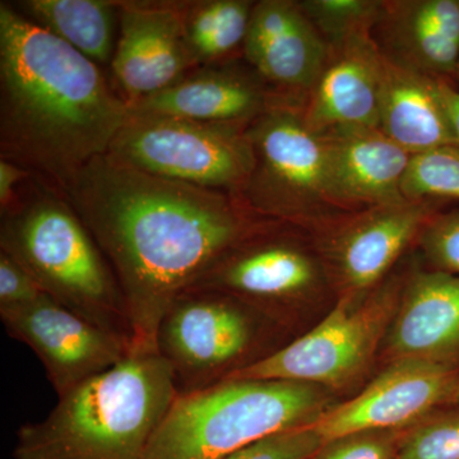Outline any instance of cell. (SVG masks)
I'll list each match as a JSON object with an SVG mask.
<instances>
[{"label":"cell","instance_id":"obj_1","mask_svg":"<svg viewBox=\"0 0 459 459\" xmlns=\"http://www.w3.org/2000/svg\"><path fill=\"white\" fill-rule=\"evenodd\" d=\"M113 267L132 353H156L160 322L262 219L231 193L156 177L105 153L63 192Z\"/></svg>","mask_w":459,"mask_h":459},{"label":"cell","instance_id":"obj_2","mask_svg":"<svg viewBox=\"0 0 459 459\" xmlns=\"http://www.w3.org/2000/svg\"><path fill=\"white\" fill-rule=\"evenodd\" d=\"M128 115L104 68L0 3V159L63 193Z\"/></svg>","mask_w":459,"mask_h":459},{"label":"cell","instance_id":"obj_3","mask_svg":"<svg viewBox=\"0 0 459 459\" xmlns=\"http://www.w3.org/2000/svg\"><path fill=\"white\" fill-rule=\"evenodd\" d=\"M178 395L159 353H132L57 397L41 421L18 429L12 458L143 459Z\"/></svg>","mask_w":459,"mask_h":459},{"label":"cell","instance_id":"obj_4","mask_svg":"<svg viewBox=\"0 0 459 459\" xmlns=\"http://www.w3.org/2000/svg\"><path fill=\"white\" fill-rule=\"evenodd\" d=\"M0 250L51 299L131 346L126 298L98 241L60 190L36 177L0 212Z\"/></svg>","mask_w":459,"mask_h":459},{"label":"cell","instance_id":"obj_5","mask_svg":"<svg viewBox=\"0 0 459 459\" xmlns=\"http://www.w3.org/2000/svg\"><path fill=\"white\" fill-rule=\"evenodd\" d=\"M333 406L325 386L228 379L178 395L143 459H223L272 434L313 427Z\"/></svg>","mask_w":459,"mask_h":459},{"label":"cell","instance_id":"obj_6","mask_svg":"<svg viewBox=\"0 0 459 459\" xmlns=\"http://www.w3.org/2000/svg\"><path fill=\"white\" fill-rule=\"evenodd\" d=\"M282 325L235 296L188 289L174 299L157 331V353L174 374L178 394L225 382L280 347L272 338Z\"/></svg>","mask_w":459,"mask_h":459},{"label":"cell","instance_id":"obj_7","mask_svg":"<svg viewBox=\"0 0 459 459\" xmlns=\"http://www.w3.org/2000/svg\"><path fill=\"white\" fill-rule=\"evenodd\" d=\"M255 166L237 193L249 212L301 229L327 228L346 213L329 174L327 142L305 124L301 108L277 104L247 126Z\"/></svg>","mask_w":459,"mask_h":459},{"label":"cell","instance_id":"obj_8","mask_svg":"<svg viewBox=\"0 0 459 459\" xmlns=\"http://www.w3.org/2000/svg\"><path fill=\"white\" fill-rule=\"evenodd\" d=\"M404 282L392 276L368 294H342L316 327L230 379L291 380L332 392L352 385L383 346Z\"/></svg>","mask_w":459,"mask_h":459},{"label":"cell","instance_id":"obj_9","mask_svg":"<svg viewBox=\"0 0 459 459\" xmlns=\"http://www.w3.org/2000/svg\"><path fill=\"white\" fill-rule=\"evenodd\" d=\"M247 126L129 111L108 153L156 177L237 195L255 166Z\"/></svg>","mask_w":459,"mask_h":459},{"label":"cell","instance_id":"obj_10","mask_svg":"<svg viewBox=\"0 0 459 459\" xmlns=\"http://www.w3.org/2000/svg\"><path fill=\"white\" fill-rule=\"evenodd\" d=\"M298 229L262 220L189 289L235 296L283 327L325 280V267Z\"/></svg>","mask_w":459,"mask_h":459},{"label":"cell","instance_id":"obj_11","mask_svg":"<svg viewBox=\"0 0 459 459\" xmlns=\"http://www.w3.org/2000/svg\"><path fill=\"white\" fill-rule=\"evenodd\" d=\"M9 336L27 344L47 371L57 397L131 355L115 334L44 295L25 307L0 310Z\"/></svg>","mask_w":459,"mask_h":459},{"label":"cell","instance_id":"obj_12","mask_svg":"<svg viewBox=\"0 0 459 459\" xmlns=\"http://www.w3.org/2000/svg\"><path fill=\"white\" fill-rule=\"evenodd\" d=\"M459 385V367L404 359L388 362L361 394L334 404L313 425L327 442L361 430H404L444 406Z\"/></svg>","mask_w":459,"mask_h":459},{"label":"cell","instance_id":"obj_13","mask_svg":"<svg viewBox=\"0 0 459 459\" xmlns=\"http://www.w3.org/2000/svg\"><path fill=\"white\" fill-rule=\"evenodd\" d=\"M184 2L120 0L111 82L128 107L197 68L183 22Z\"/></svg>","mask_w":459,"mask_h":459},{"label":"cell","instance_id":"obj_14","mask_svg":"<svg viewBox=\"0 0 459 459\" xmlns=\"http://www.w3.org/2000/svg\"><path fill=\"white\" fill-rule=\"evenodd\" d=\"M440 207L442 201H404L346 214L327 226L325 255L342 294H368L380 285Z\"/></svg>","mask_w":459,"mask_h":459},{"label":"cell","instance_id":"obj_15","mask_svg":"<svg viewBox=\"0 0 459 459\" xmlns=\"http://www.w3.org/2000/svg\"><path fill=\"white\" fill-rule=\"evenodd\" d=\"M329 57V47L294 0L255 2L243 59L282 104L303 108Z\"/></svg>","mask_w":459,"mask_h":459},{"label":"cell","instance_id":"obj_16","mask_svg":"<svg viewBox=\"0 0 459 459\" xmlns=\"http://www.w3.org/2000/svg\"><path fill=\"white\" fill-rule=\"evenodd\" d=\"M281 104L267 83L240 59L201 65L180 80L129 107L131 113L249 126Z\"/></svg>","mask_w":459,"mask_h":459},{"label":"cell","instance_id":"obj_17","mask_svg":"<svg viewBox=\"0 0 459 459\" xmlns=\"http://www.w3.org/2000/svg\"><path fill=\"white\" fill-rule=\"evenodd\" d=\"M383 349L388 362L459 367V276L430 268L407 277Z\"/></svg>","mask_w":459,"mask_h":459},{"label":"cell","instance_id":"obj_18","mask_svg":"<svg viewBox=\"0 0 459 459\" xmlns=\"http://www.w3.org/2000/svg\"><path fill=\"white\" fill-rule=\"evenodd\" d=\"M371 36L395 65L457 82L459 0L380 2Z\"/></svg>","mask_w":459,"mask_h":459},{"label":"cell","instance_id":"obj_19","mask_svg":"<svg viewBox=\"0 0 459 459\" xmlns=\"http://www.w3.org/2000/svg\"><path fill=\"white\" fill-rule=\"evenodd\" d=\"M382 74L383 56L371 32L329 48L325 71L301 108L305 124L316 133L379 129Z\"/></svg>","mask_w":459,"mask_h":459},{"label":"cell","instance_id":"obj_20","mask_svg":"<svg viewBox=\"0 0 459 459\" xmlns=\"http://www.w3.org/2000/svg\"><path fill=\"white\" fill-rule=\"evenodd\" d=\"M337 204L346 213L401 204L409 152L377 128L344 126L322 133Z\"/></svg>","mask_w":459,"mask_h":459},{"label":"cell","instance_id":"obj_21","mask_svg":"<svg viewBox=\"0 0 459 459\" xmlns=\"http://www.w3.org/2000/svg\"><path fill=\"white\" fill-rule=\"evenodd\" d=\"M379 129L410 155L458 144L437 80L385 56Z\"/></svg>","mask_w":459,"mask_h":459},{"label":"cell","instance_id":"obj_22","mask_svg":"<svg viewBox=\"0 0 459 459\" xmlns=\"http://www.w3.org/2000/svg\"><path fill=\"white\" fill-rule=\"evenodd\" d=\"M12 5L101 68L110 66L119 35L120 0H22Z\"/></svg>","mask_w":459,"mask_h":459},{"label":"cell","instance_id":"obj_23","mask_svg":"<svg viewBox=\"0 0 459 459\" xmlns=\"http://www.w3.org/2000/svg\"><path fill=\"white\" fill-rule=\"evenodd\" d=\"M250 0H186L184 31L198 66L243 57L250 17Z\"/></svg>","mask_w":459,"mask_h":459},{"label":"cell","instance_id":"obj_24","mask_svg":"<svg viewBox=\"0 0 459 459\" xmlns=\"http://www.w3.org/2000/svg\"><path fill=\"white\" fill-rule=\"evenodd\" d=\"M402 195L406 201H459V144L411 156Z\"/></svg>","mask_w":459,"mask_h":459},{"label":"cell","instance_id":"obj_25","mask_svg":"<svg viewBox=\"0 0 459 459\" xmlns=\"http://www.w3.org/2000/svg\"><path fill=\"white\" fill-rule=\"evenodd\" d=\"M307 16L329 48L337 47L353 36L371 32L380 2L376 0H304Z\"/></svg>","mask_w":459,"mask_h":459},{"label":"cell","instance_id":"obj_26","mask_svg":"<svg viewBox=\"0 0 459 459\" xmlns=\"http://www.w3.org/2000/svg\"><path fill=\"white\" fill-rule=\"evenodd\" d=\"M397 459H459V404L437 409L404 429Z\"/></svg>","mask_w":459,"mask_h":459},{"label":"cell","instance_id":"obj_27","mask_svg":"<svg viewBox=\"0 0 459 459\" xmlns=\"http://www.w3.org/2000/svg\"><path fill=\"white\" fill-rule=\"evenodd\" d=\"M404 430H361L323 443L312 459H397Z\"/></svg>","mask_w":459,"mask_h":459},{"label":"cell","instance_id":"obj_28","mask_svg":"<svg viewBox=\"0 0 459 459\" xmlns=\"http://www.w3.org/2000/svg\"><path fill=\"white\" fill-rule=\"evenodd\" d=\"M418 241L431 270L459 276V210L435 214Z\"/></svg>","mask_w":459,"mask_h":459},{"label":"cell","instance_id":"obj_29","mask_svg":"<svg viewBox=\"0 0 459 459\" xmlns=\"http://www.w3.org/2000/svg\"><path fill=\"white\" fill-rule=\"evenodd\" d=\"M323 443L314 427L292 429L256 440L223 459H312Z\"/></svg>","mask_w":459,"mask_h":459},{"label":"cell","instance_id":"obj_30","mask_svg":"<svg viewBox=\"0 0 459 459\" xmlns=\"http://www.w3.org/2000/svg\"><path fill=\"white\" fill-rule=\"evenodd\" d=\"M47 295L31 273L0 250V310L25 307Z\"/></svg>","mask_w":459,"mask_h":459},{"label":"cell","instance_id":"obj_31","mask_svg":"<svg viewBox=\"0 0 459 459\" xmlns=\"http://www.w3.org/2000/svg\"><path fill=\"white\" fill-rule=\"evenodd\" d=\"M31 177L32 172L26 170L22 166L9 160L0 159V212L13 204L21 186Z\"/></svg>","mask_w":459,"mask_h":459},{"label":"cell","instance_id":"obj_32","mask_svg":"<svg viewBox=\"0 0 459 459\" xmlns=\"http://www.w3.org/2000/svg\"><path fill=\"white\" fill-rule=\"evenodd\" d=\"M437 84L442 93L444 107L451 120L455 141L459 144V83L455 81L437 80Z\"/></svg>","mask_w":459,"mask_h":459},{"label":"cell","instance_id":"obj_33","mask_svg":"<svg viewBox=\"0 0 459 459\" xmlns=\"http://www.w3.org/2000/svg\"><path fill=\"white\" fill-rule=\"evenodd\" d=\"M451 404H459V385L457 386V391H455V395H453Z\"/></svg>","mask_w":459,"mask_h":459},{"label":"cell","instance_id":"obj_34","mask_svg":"<svg viewBox=\"0 0 459 459\" xmlns=\"http://www.w3.org/2000/svg\"><path fill=\"white\" fill-rule=\"evenodd\" d=\"M455 81H457V83H459V66H458L457 80H455Z\"/></svg>","mask_w":459,"mask_h":459}]
</instances>
